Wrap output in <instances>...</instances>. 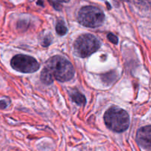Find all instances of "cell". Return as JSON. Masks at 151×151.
<instances>
[{"instance_id":"6da1fadb","label":"cell","mask_w":151,"mask_h":151,"mask_svg":"<svg viewBox=\"0 0 151 151\" xmlns=\"http://www.w3.org/2000/svg\"><path fill=\"white\" fill-rule=\"evenodd\" d=\"M75 75L73 65L60 56H55L46 62L41 73V80L44 84H50L54 79L65 82L72 79Z\"/></svg>"},{"instance_id":"7a4b0ae2","label":"cell","mask_w":151,"mask_h":151,"mask_svg":"<svg viewBox=\"0 0 151 151\" xmlns=\"http://www.w3.org/2000/svg\"><path fill=\"white\" fill-rule=\"evenodd\" d=\"M104 121L106 127L116 133L125 131L129 127L130 118L128 113L122 108L111 107L104 115Z\"/></svg>"},{"instance_id":"3957f363","label":"cell","mask_w":151,"mask_h":151,"mask_svg":"<svg viewBox=\"0 0 151 151\" xmlns=\"http://www.w3.org/2000/svg\"><path fill=\"white\" fill-rule=\"evenodd\" d=\"M78 22L87 28H95L101 26L105 20L103 10L94 6H84L78 12Z\"/></svg>"},{"instance_id":"277c9868","label":"cell","mask_w":151,"mask_h":151,"mask_svg":"<svg viewBox=\"0 0 151 151\" xmlns=\"http://www.w3.org/2000/svg\"><path fill=\"white\" fill-rule=\"evenodd\" d=\"M100 47L99 40L91 34L81 35L74 43V52L80 58H86L98 50Z\"/></svg>"},{"instance_id":"5b68a950","label":"cell","mask_w":151,"mask_h":151,"mask_svg":"<svg viewBox=\"0 0 151 151\" xmlns=\"http://www.w3.org/2000/svg\"><path fill=\"white\" fill-rule=\"evenodd\" d=\"M10 65L15 70L24 73L36 72L40 68L39 64L35 58L22 54L13 56L10 61Z\"/></svg>"},{"instance_id":"8992f818","label":"cell","mask_w":151,"mask_h":151,"mask_svg":"<svg viewBox=\"0 0 151 151\" xmlns=\"http://www.w3.org/2000/svg\"><path fill=\"white\" fill-rule=\"evenodd\" d=\"M137 142L142 148L151 150V125L141 127L137 131Z\"/></svg>"},{"instance_id":"52a82bcc","label":"cell","mask_w":151,"mask_h":151,"mask_svg":"<svg viewBox=\"0 0 151 151\" xmlns=\"http://www.w3.org/2000/svg\"><path fill=\"white\" fill-rule=\"evenodd\" d=\"M69 95H70V97L72 99V100L74 102H75L78 105L81 106V105H85L86 104V97L84 96V95L80 93L76 89L71 90Z\"/></svg>"},{"instance_id":"ba28073f","label":"cell","mask_w":151,"mask_h":151,"mask_svg":"<svg viewBox=\"0 0 151 151\" xmlns=\"http://www.w3.org/2000/svg\"><path fill=\"white\" fill-rule=\"evenodd\" d=\"M55 31L59 36H63L67 33V28L65 25L64 22L63 20L59 19V20L57 21L55 26Z\"/></svg>"},{"instance_id":"9c48e42d","label":"cell","mask_w":151,"mask_h":151,"mask_svg":"<svg viewBox=\"0 0 151 151\" xmlns=\"http://www.w3.org/2000/svg\"><path fill=\"white\" fill-rule=\"evenodd\" d=\"M134 2L142 9L144 10L151 9V0H134Z\"/></svg>"},{"instance_id":"30bf717a","label":"cell","mask_w":151,"mask_h":151,"mask_svg":"<svg viewBox=\"0 0 151 151\" xmlns=\"http://www.w3.org/2000/svg\"><path fill=\"white\" fill-rule=\"evenodd\" d=\"M50 2V4L54 7L55 10L60 11L63 8L61 2H69L70 0H47Z\"/></svg>"},{"instance_id":"8fae6325","label":"cell","mask_w":151,"mask_h":151,"mask_svg":"<svg viewBox=\"0 0 151 151\" xmlns=\"http://www.w3.org/2000/svg\"><path fill=\"white\" fill-rule=\"evenodd\" d=\"M116 72L115 71H110V72L104 74L102 76V78H103V81L106 83H109L110 84L111 81H114L116 78Z\"/></svg>"},{"instance_id":"7c38bea8","label":"cell","mask_w":151,"mask_h":151,"mask_svg":"<svg viewBox=\"0 0 151 151\" xmlns=\"http://www.w3.org/2000/svg\"><path fill=\"white\" fill-rule=\"evenodd\" d=\"M107 38L109 41L111 43L114 44H118V37L116 36H115L114 34L113 33H109L107 36Z\"/></svg>"},{"instance_id":"4fadbf2b","label":"cell","mask_w":151,"mask_h":151,"mask_svg":"<svg viewBox=\"0 0 151 151\" xmlns=\"http://www.w3.org/2000/svg\"><path fill=\"white\" fill-rule=\"evenodd\" d=\"M51 41H52L51 37H50V36H46L45 38H44L41 44H42L44 47H48V46L51 44Z\"/></svg>"},{"instance_id":"5bb4252c","label":"cell","mask_w":151,"mask_h":151,"mask_svg":"<svg viewBox=\"0 0 151 151\" xmlns=\"http://www.w3.org/2000/svg\"><path fill=\"white\" fill-rule=\"evenodd\" d=\"M7 107V103L4 100H1L0 101V108L1 109H4V108Z\"/></svg>"},{"instance_id":"9a60e30c","label":"cell","mask_w":151,"mask_h":151,"mask_svg":"<svg viewBox=\"0 0 151 151\" xmlns=\"http://www.w3.org/2000/svg\"><path fill=\"white\" fill-rule=\"evenodd\" d=\"M37 4L44 7V2H43V0H38V1H37Z\"/></svg>"},{"instance_id":"2e32d148","label":"cell","mask_w":151,"mask_h":151,"mask_svg":"<svg viewBox=\"0 0 151 151\" xmlns=\"http://www.w3.org/2000/svg\"><path fill=\"white\" fill-rule=\"evenodd\" d=\"M125 1H131V0H125Z\"/></svg>"}]
</instances>
